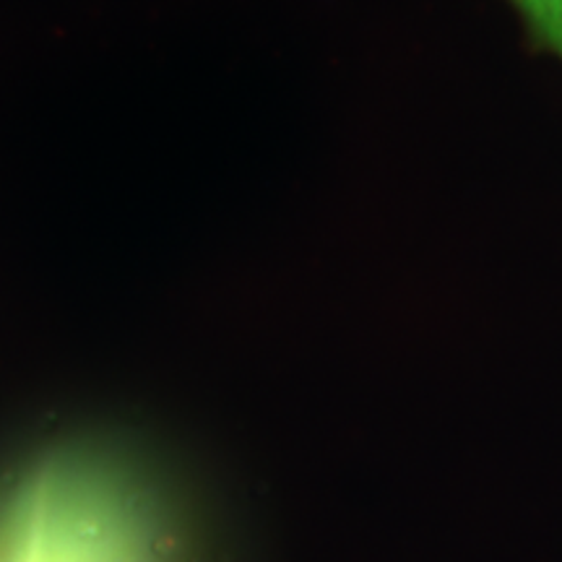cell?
<instances>
[{
  "instance_id": "cell-1",
  "label": "cell",
  "mask_w": 562,
  "mask_h": 562,
  "mask_svg": "<svg viewBox=\"0 0 562 562\" xmlns=\"http://www.w3.org/2000/svg\"><path fill=\"white\" fill-rule=\"evenodd\" d=\"M516 3L547 45L562 55V0H516Z\"/></svg>"
}]
</instances>
